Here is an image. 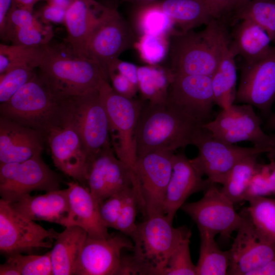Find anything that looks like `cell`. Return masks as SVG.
I'll return each mask as SVG.
<instances>
[{
	"instance_id": "cell-40",
	"label": "cell",
	"mask_w": 275,
	"mask_h": 275,
	"mask_svg": "<svg viewBox=\"0 0 275 275\" xmlns=\"http://www.w3.org/2000/svg\"><path fill=\"white\" fill-rule=\"evenodd\" d=\"M6 257V261L13 264L21 275H52L50 251L41 255L15 253Z\"/></svg>"
},
{
	"instance_id": "cell-20",
	"label": "cell",
	"mask_w": 275,
	"mask_h": 275,
	"mask_svg": "<svg viewBox=\"0 0 275 275\" xmlns=\"http://www.w3.org/2000/svg\"><path fill=\"white\" fill-rule=\"evenodd\" d=\"M56 167L81 184L86 182L88 156L77 131L64 122L45 134Z\"/></svg>"
},
{
	"instance_id": "cell-5",
	"label": "cell",
	"mask_w": 275,
	"mask_h": 275,
	"mask_svg": "<svg viewBox=\"0 0 275 275\" xmlns=\"http://www.w3.org/2000/svg\"><path fill=\"white\" fill-rule=\"evenodd\" d=\"M98 90L109 120L113 150L127 167L133 188L137 190L135 137L142 105L140 101L118 93L107 80L102 82Z\"/></svg>"
},
{
	"instance_id": "cell-53",
	"label": "cell",
	"mask_w": 275,
	"mask_h": 275,
	"mask_svg": "<svg viewBox=\"0 0 275 275\" xmlns=\"http://www.w3.org/2000/svg\"><path fill=\"white\" fill-rule=\"evenodd\" d=\"M14 2L17 6L33 11V7L38 1L37 0H14Z\"/></svg>"
},
{
	"instance_id": "cell-34",
	"label": "cell",
	"mask_w": 275,
	"mask_h": 275,
	"mask_svg": "<svg viewBox=\"0 0 275 275\" xmlns=\"http://www.w3.org/2000/svg\"><path fill=\"white\" fill-rule=\"evenodd\" d=\"M231 17L233 24L242 20L253 22L275 42V0H251Z\"/></svg>"
},
{
	"instance_id": "cell-37",
	"label": "cell",
	"mask_w": 275,
	"mask_h": 275,
	"mask_svg": "<svg viewBox=\"0 0 275 275\" xmlns=\"http://www.w3.org/2000/svg\"><path fill=\"white\" fill-rule=\"evenodd\" d=\"M53 36L49 23L39 20L14 29L8 32L5 41H11L12 44L39 46L49 43Z\"/></svg>"
},
{
	"instance_id": "cell-11",
	"label": "cell",
	"mask_w": 275,
	"mask_h": 275,
	"mask_svg": "<svg viewBox=\"0 0 275 275\" xmlns=\"http://www.w3.org/2000/svg\"><path fill=\"white\" fill-rule=\"evenodd\" d=\"M261 123L253 106L233 104L222 109L214 119L203 126L214 138L226 143L248 141L255 147L270 150L273 144L272 136L264 132Z\"/></svg>"
},
{
	"instance_id": "cell-12",
	"label": "cell",
	"mask_w": 275,
	"mask_h": 275,
	"mask_svg": "<svg viewBox=\"0 0 275 275\" xmlns=\"http://www.w3.org/2000/svg\"><path fill=\"white\" fill-rule=\"evenodd\" d=\"M137 39L128 22L116 9L110 8L89 38L87 57L96 62L108 79L109 66L122 53L134 47Z\"/></svg>"
},
{
	"instance_id": "cell-35",
	"label": "cell",
	"mask_w": 275,
	"mask_h": 275,
	"mask_svg": "<svg viewBox=\"0 0 275 275\" xmlns=\"http://www.w3.org/2000/svg\"><path fill=\"white\" fill-rule=\"evenodd\" d=\"M247 201L244 214L264 238L275 243V199L256 197Z\"/></svg>"
},
{
	"instance_id": "cell-21",
	"label": "cell",
	"mask_w": 275,
	"mask_h": 275,
	"mask_svg": "<svg viewBox=\"0 0 275 275\" xmlns=\"http://www.w3.org/2000/svg\"><path fill=\"white\" fill-rule=\"evenodd\" d=\"M202 177L184 153L174 154L172 173L163 207L164 214L171 222L190 195L204 191L209 187L212 182Z\"/></svg>"
},
{
	"instance_id": "cell-27",
	"label": "cell",
	"mask_w": 275,
	"mask_h": 275,
	"mask_svg": "<svg viewBox=\"0 0 275 275\" xmlns=\"http://www.w3.org/2000/svg\"><path fill=\"white\" fill-rule=\"evenodd\" d=\"M87 236V233L76 226L66 227L59 233L50 251L53 275L73 274Z\"/></svg>"
},
{
	"instance_id": "cell-3",
	"label": "cell",
	"mask_w": 275,
	"mask_h": 275,
	"mask_svg": "<svg viewBox=\"0 0 275 275\" xmlns=\"http://www.w3.org/2000/svg\"><path fill=\"white\" fill-rule=\"evenodd\" d=\"M38 68L39 75L64 97L80 95L98 89L103 80H108L96 62L78 56L66 42L58 43L50 41L43 45Z\"/></svg>"
},
{
	"instance_id": "cell-10",
	"label": "cell",
	"mask_w": 275,
	"mask_h": 275,
	"mask_svg": "<svg viewBox=\"0 0 275 275\" xmlns=\"http://www.w3.org/2000/svg\"><path fill=\"white\" fill-rule=\"evenodd\" d=\"M173 151H155L137 158L135 174L139 207L148 217L164 214L167 187L173 169Z\"/></svg>"
},
{
	"instance_id": "cell-24",
	"label": "cell",
	"mask_w": 275,
	"mask_h": 275,
	"mask_svg": "<svg viewBox=\"0 0 275 275\" xmlns=\"http://www.w3.org/2000/svg\"><path fill=\"white\" fill-rule=\"evenodd\" d=\"M69 212L65 227L76 226L83 229L88 236L106 238L111 234L101 222L99 211V204L89 188L78 182H67Z\"/></svg>"
},
{
	"instance_id": "cell-54",
	"label": "cell",
	"mask_w": 275,
	"mask_h": 275,
	"mask_svg": "<svg viewBox=\"0 0 275 275\" xmlns=\"http://www.w3.org/2000/svg\"><path fill=\"white\" fill-rule=\"evenodd\" d=\"M73 0H47V3L67 9Z\"/></svg>"
},
{
	"instance_id": "cell-28",
	"label": "cell",
	"mask_w": 275,
	"mask_h": 275,
	"mask_svg": "<svg viewBox=\"0 0 275 275\" xmlns=\"http://www.w3.org/2000/svg\"><path fill=\"white\" fill-rule=\"evenodd\" d=\"M157 3L180 31L206 25L215 19L205 0H162Z\"/></svg>"
},
{
	"instance_id": "cell-41",
	"label": "cell",
	"mask_w": 275,
	"mask_h": 275,
	"mask_svg": "<svg viewBox=\"0 0 275 275\" xmlns=\"http://www.w3.org/2000/svg\"><path fill=\"white\" fill-rule=\"evenodd\" d=\"M36 67L24 64L13 67L0 75V102L7 101L22 86L36 74Z\"/></svg>"
},
{
	"instance_id": "cell-6",
	"label": "cell",
	"mask_w": 275,
	"mask_h": 275,
	"mask_svg": "<svg viewBox=\"0 0 275 275\" xmlns=\"http://www.w3.org/2000/svg\"><path fill=\"white\" fill-rule=\"evenodd\" d=\"M172 223L164 214H156L137 224L133 255L145 265L149 275H162L173 251L191 234L187 227L174 228Z\"/></svg>"
},
{
	"instance_id": "cell-52",
	"label": "cell",
	"mask_w": 275,
	"mask_h": 275,
	"mask_svg": "<svg viewBox=\"0 0 275 275\" xmlns=\"http://www.w3.org/2000/svg\"><path fill=\"white\" fill-rule=\"evenodd\" d=\"M250 1L251 0H233L229 16L231 17L235 12L243 7Z\"/></svg>"
},
{
	"instance_id": "cell-55",
	"label": "cell",
	"mask_w": 275,
	"mask_h": 275,
	"mask_svg": "<svg viewBox=\"0 0 275 275\" xmlns=\"http://www.w3.org/2000/svg\"><path fill=\"white\" fill-rule=\"evenodd\" d=\"M265 126L267 130L275 131V113L268 120Z\"/></svg>"
},
{
	"instance_id": "cell-57",
	"label": "cell",
	"mask_w": 275,
	"mask_h": 275,
	"mask_svg": "<svg viewBox=\"0 0 275 275\" xmlns=\"http://www.w3.org/2000/svg\"><path fill=\"white\" fill-rule=\"evenodd\" d=\"M162 0H143L140 5H144L160 2Z\"/></svg>"
},
{
	"instance_id": "cell-14",
	"label": "cell",
	"mask_w": 275,
	"mask_h": 275,
	"mask_svg": "<svg viewBox=\"0 0 275 275\" xmlns=\"http://www.w3.org/2000/svg\"><path fill=\"white\" fill-rule=\"evenodd\" d=\"M234 205L215 183H211L200 200L185 203L181 209L195 222L199 231L228 239L238 230L244 218L235 211Z\"/></svg>"
},
{
	"instance_id": "cell-9",
	"label": "cell",
	"mask_w": 275,
	"mask_h": 275,
	"mask_svg": "<svg viewBox=\"0 0 275 275\" xmlns=\"http://www.w3.org/2000/svg\"><path fill=\"white\" fill-rule=\"evenodd\" d=\"M59 233L53 229H46L25 217L8 202L0 200V251L6 256L50 249Z\"/></svg>"
},
{
	"instance_id": "cell-1",
	"label": "cell",
	"mask_w": 275,
	"mask_h": 275,
	"mask_svg": "<svg viewBox=\"0 0 275 275\" xmlns=\"http://www.w3.org/2000/svg\"><path fill=\"white\" fill-rule=\"evenodd\" d=\"M203 124L166 100L143 106L137 126V158L155 151H173L194 145Z\"/></svg>"
},
{
	"instance_id": "cell-43",
	"label": "cell",
	"mask_w": 275,
	"mask_h": 275,
	"mask_svg": "<svg viewBox=\"0 0 275 275\" xmlns=\"http://www.w3.org/2000/svg\"><path fill=\"white\" fill-rule=\"evenodd\" d=\"M139 202L133 188L128 191L114 229L129 237L133 242L137 237L138 226L135 224Z\"/></svg>"
},
{
	"instance_id": "cell-59",
	"label": "cell",
	"mask_w": 275,
	"mask_h": 275,
	"mask_svg": "<svg viewBox=\"0 0 275 275\" xmlns=\"http://www.w3.org/2000/svg\"><path fill=\"white\" fill-rule=\"evenodd\" d=\"M37 1H40V0H37Z\"/></svg>"
},
{
	"instance_id": "cell-18",
	"label": "cell",
	"mask_w": 275,
	"mask_h": 275,
	"mask_svg": "<svg viewBox=\"0 0 275 275\" xmlns=\"http://www.w3.org/2000/svg\"><path fill=\"white\" fill-rule=\"evenodd\" d=\"M243 221L229 250L228 274L248 275L275 257V243L264 238L243 214Z\"/></svg>"
},
{
	"instance_id": "cell-8",
	"label": "cell",
	"mask_w": 275,
	"mask_h": 275,
	"mask_svg": "<svg viewBox=\"0 0 275 275\" xmlns=\"http://www.w3.org/2000/svg\"><path fill=\"white\" fill-rule=\"evenodd\" d=\"M61 179L43 161L41 155L17 162L0 163V195L9 203L31 192L60 189Z\"/></svg>"
},
{
	"instance_id": "cell-17",
	"label": "cell",
	"mask_w": 275,
	"mask_h": 275,
	"mask_svg": "<svg viewBox=\"0 0 275 275\" xmlns=\"http://www.w3.org/2000/svg\"><path fill=\"white\" fill-rule=\"evenodd\" d=\"M123 233L111 234L106 238L86 239L73 274L114 275L118 270L121 252L134 250V244Z\"/></svg>"
},
{
	"instance_id": "cell-16",
	"label": "cell",
	"mask_w": 275,
	"mask_h": 275,
	"mask_svg": "<svg viewBox=\"0 0 275 275\" xmlns=\"http://www.w3.org/2000/svg\"><path fill=\"white\" fill-rule=\"evenodd\" d=\"M275 100V47L262 59L243 64L235 103H246L267 115Z\"/></svg>"
},
{
	"instance_id": "cell-56",
	"label": "cell",
	"mask_w": 275,
	"mask_h": 275,
	"mask_svg": "<svg viewBox=\"0 0 275 275\" xmlns=\"http://www.w3.org/2000/svg\"><path fill=\"white\" fill-rule=\"evenodd\" d=\"M273 138V144L270 150L268 153V157H272L275 158V134L271 135Z\"/></svg>"
},
{
	"instance_id": "cell-44",
	"label": "cell",
	"mask_w": 275,
	"mask_h": 275,
	"mask_svg": "<svg viewBox=\"0 0 275 275\" xmlns=\"http://www.w3.org/2000/svg\"><path fill=\"white\" fill-rule=\"evenodd\" d=\"M131 188L110 196L99 204L100 217L106 228L114 229L126 197Z\"/></svg>"
},
{
	"instance_id": "cell-45",
	"label": "cell",
	"mask_w": 275,
	"mask_h": 275,
	"mask_svg": "<svg viewBox=\"0 0 275 275\" xmlns=\"http://www.w3.org/2000/svg\"><path fill=\"white\" fill-rule=\"evenodd\" d=\"M108 79L112 81V87L118 93L130 98H132L135 93L138 86L123 75L116 72H111L108 74Z\"/></svg>"
},
{
	"instance_id": "cell-23",
	"label": "cell",
	"mask_w": 275,
	"mask_h": 275,
	"mask_svg": "<svg viewBox=\"0 0 275 275\" xmlns=\"http://www.w3.org/2000/svg\"><path fill=\"white\" fill-rule=\"evenodd\" d=\"M109 9L95 0H73L66 10L64 24L67 36L65 42L78 56L87 58L86 47L89 38Z\"/></svg>"
},
{
	"instance_id": "cell-25",
	"label": "cell",
	"mask_w": 275,
	"mask_h": 275,
	"mask_svg": "<svg viewBox=\"0 0 275 275\" xmlns=\"http://www.w3.org/2000/svg\"><path fill=\"white\" fill-rule=\"evenodd\" d=\"M9 203L16 211L29 219L65 226L69 212L68 189H59L37 196L30 194Z\"/></svg>"
},
{
	"instance_id": "cell-2",
	"label": "cell",
	"mask_w": 275,
	"mask_h": 275,
	"mask_svg": "<svg viewBox=\"0 0 275 275\" xmlns=\"http://www.w3.org/2000/svg\"><path fill=\"white\" fill-rule=\"evenodd\" d=\"M224 22L214 19L199 32L192 30L173 33L169 38L168 54L172 73L211 77L229 44Z\"/></svg>"
},
{
	"instance_id": "cell-13",
	"label": "cell",
	"mask_w": 275,
	"mask_h": 275,
	"mask_svg": "<svg viewBox=\"0 0 275 275\" xmlns=\"http://www.w3.org/2000/svg\"><path fill=\"white\" fill-rule=\"evenodd\" d=\"M194 145L198 149L190 162L212 183L223 185L234 166L243 158L268 153L270 150L254 146L243 147L227 144L214 138L207 129L199 135Z\"/></svg>"
},
{
	"instance_id": "cell-38",
	"label": "cell",
	"mask_w": 275,
	"mask_h": 275,
	"mask_svg": "<svg viewBox=\"0 0 275 275\" xmlns=\"http://www.w3.org/2000/svg\"><path fill=\"white\" fill-rule=\"evenodd\" d=\"M169 36L144 34L140 36L134 47L141 58L150 65H157L169 54Z\"/></svg>"
},
{
	"instance_id": "cell-32",
	"label": "cell",
	"mask_w": 275,
	"mask_h": 275,
	"mask_svg": "<svg viewBox=\"0 0 275 275\" xmlns=\"http://www.w3.org/2000/svg\"><path fill=\"white\" fill-rule=\"evenodd\" d=\"M172 77L169 68L165 69L158 65L138 67V87L150 102L166 100Z\"/></svg>"
},
{
	"instance_id": "cell-26",
	"label": "cell",
	"mask_w": 275,
	"mask_h": 275,
	"mask_svg": "<svg viewBox=\"0 0 275 275\" xmlns=\"http://www.w3.org/2000/svg\"><path fill=\"white\" fill-rule=\"evenodd\" d=\"M266 32L248 20L237 24L230 35L229 48L236 57L240 56L243 64H251L267 56L273 47Z\"/></svg>"
},
{
	"instance_id": "cell-51",
	"label": "cell",
	"mask_w": 275,
	"mask_h": 275,
	"mask_svg": "<svg viewBox=\"0 0 275 275\" xmlns=\"http://www.w3.org/2000/svg\"><path fill=\"white\" fill-rule=\"evenodd\" d=\"M1 275H21L18 269L11 263L6 260L0 265Z\"/></svg>"
},
{
	"instance_id": "cell-4",
	"label": "cell",
	"mask_w": 275,
	"mask_h": 275,
	"mask_svg": "<svg viewBox=\"0 0 275 275\" xmlns=\"http://www.w3.org/2000/svg\"><path fill=\"white\" fill-rule=\"evenodd\" d=\"M64 97L37 74L7 101L1 103L0 116L45 134L63 123Z\"/></svg>"
},
{
	"instance_id": "cell-39",
	"label": "cell",
	"mask_w": 275,
	"mask_h": 275,
	"mask_svg": "<svg viewBox=\"0 0 275 275\" xmlns=\"http://www.w3.org/2000/svg\"><path fill=\"white\" fill-rule=\"evenodd\" d=\"M268 158V163H257L245 201L256 197L275 195V158Z\"/></svg>"
},
{
	"instance_id": "cell-48",
	"label": "cell",
	"mask_w": 275,
	"mask_h": 275,
	"mask_svg": "<svg viewBox=\"0 0 275 275\" xmlns=\"http://www.w3.org/2000/svg\"><path fill=\"white\" fill-rule=\"evenodd\" d=\"M215 19H225L229 16L233 0H205Z\"/></svg>"
},
{
	"instance_id": "cell-33",
	"label": "cell",
	"mask_w": 275,
	"mask_h": 275,
	"mask_svg": "<svg viewBox=\"0 0 275 275\" xmlns=\"http://www.w3.org/2000/svg\"><path fill=\"white\" fill-rule=\"evenodd\" d=\"M140 6L135 22L140 36L151 34L170 37L177 30L157 3Z\"/></svg>"
},
{
	"instance_id": "cell-36",
	"label": "cell",
	"mask_w": 275,
	"mask_h": 275,
	"mask_svg": "<svg viewBox=\"0 0 275 275\" xmlns=\"http://www.w3.org/2000/svg\"><path fill=\"white\" fill-rule=\"evenodd\" d=\"M43 46V45H42ZM42 46L0 44V75L14 67L29 64L38 68Z\"/></svg>"
},
{
	"instance_id": "cell-58",
	"label": "cell",
	"mask_w": 275,
	"mask_h": 275,
	"mask_svg": "<svg viewBox=\"0 0 275 275\" xmlns=\"http://www.w3.org/2000/svg\"><path fill=\"white\" fill-rule=\"evenodd\" d=\"M143 1V0H121V2L136 3L137 4H140Z\"/></svg>"
},
{
	"instance_id": "cell-31",
	"label": "cell",
	"mask_w": 275,
	"mask_h": 275,
	"mask_svg": "<svg viewBox=\"0 0 275 275\" xmlns=\"http://www.w3.org/2000/svg\"><path fill=\"white\" fill-rule=\"evenodd\" d=\"M259 155L248 156L236 163L220 188L222 193L234 204L245 201Z\"/></svg>"
},
{
	"instance_id": "cell-29",
	"label": "cell",
	"mask_w": 275,
	"mask_h": 275,
	"mask_svg": "<svg viewBox=\"0 0 275 275\" xmlns=\"http://www.w3.org/2000/svg\"><path fill=\"white\" fill-rule=\"evenodd\" d=\"M235 58L228 46L211 76L215 104L222 109L234 104L236 97L237 70Z\"/></svg>"
},
{
	"instance_id": "cell-49",
	"label": "cell",
	"mask_w": 275,
	"mask_h": 275,
	"mask_svg": "<svg viewBox=\"0 0 275 275\" xmlns=\"http://www.w3.org/2000/svg\"><path fill=\"white\" fill-rule=\"evenodd\" d=\"M14 0H0V35L4 40L8 19Z\"/></svg>"
},
{
	"instance_id": "cell-15",
	"label": "cell",
	"mask_w": 275,
	"mask_h": 275,
	"mask_svg": "<svg viewBox=\"0 0 275 275\" xmlns=\"http://www.w3.org/2000/svg\"><path fill=\"white\" fill-rule=\"evenodd\" d=\"M167 101L204 125L214 114L211 77L172 74Z\"/></svg>"
},
{
	"instance_id": "cell-47",
	"label": "cell",
	"mask_w": 275,
	"mask_h": 275,
	"mask_svg": "<svg viewBox=\"0 0 275 275\" xmlns=\"http://www.w3.org/2000/svg\"><path fill=\"white\" fill-rule=\"evenodd\" d=\"M66 12V9L47 3L41 9L39 16L41 20L46 23H64Z\"/></svg>"
},
{
	"instance_id": "cell-22",
	"label": "cell",
	"mask_w": 275,
	"mask_h": 275,
	"mask_svg": "<svg viewBox=\"0 0 275 275\" xmlns=\"http://www.w3.org/2000/svg\"><path fill=\"white\" fill-rule=\"evenodd\" d=\"M45 142L42 132L0 116V163L22 162L41 155Z\"/></svg>"
},
{
	"instance_id": "cell-7",
	"label": "cell",
	"mask_w": 275,
	"mask_h": 275,
	"mask_svg": "<svg viewBox=\"0 0 275 275\" xmlns=\"http://www.w3.org/2000/svg\"><path fill=\"white\" fill-rule=\"evenodd\" d=\"M63 121L77 131L88 161L101 150L111 147L109 120L98 89L67 97Z\"/></svg>"
},
{
	"instance_id": "cell-19",
	"label": "cell",
	"mask_w": 275,
	"mask_h": 275,
	"mask_svg": "<svg viewBox=\"0 0 275 275\" xmlns=\"http://www.w3.org/2000/svg\"><path fill=\"white\" fill-rule=\"evenodd\" d=\"M86 182L99 204L110 196L133 187L127 167L111 147L101 150L88 161Z\"/></svg>"
},
{
	"instance_id": "cell-46",
	"label": "cell",
	"mask_w": 275,
	"mask_h": 275,
	"mask_svg": "<svg viewBox=\"0 0 275 275\" xmlns=\"http://www.w3.org/2000/svg\"><path fill=\"white\" fill-rule=\"evenodd\" d=\"M138 67L134 64L118 59L109 66L108 70V77L109 72H116L125 76L131 82L138 86Z\"/></svg>"
},
{
	"instance_id": "cell-42",
	"label": "cell",
	"mask_w": 275,
	"mask_h": 275,
	"mask_svg": "<svg viewBox=\"0 0 275 275\" xmlns=\"http://www.w3.org/2000/svg\"><path fill=\"white\" fill-rule=\"evenodd\" d=\"M190 237H186L173 251L162 275H197L196 265L192 262L190 253Z\"/></svg>"
},
{
	"instance_id": "cell-30",
	"label": "cell",
	"mask_w": 275,
	"mask_h": 275,
	"mask_svg": "<svg viewBox=\"0 0 275 275\" xmlns=\"http://www.w3.org/2000/svg\"><path fill=\"white\" fill-rule=\"evenodd\" d=\"M199 233L201 242L197 275L228 274L229 251L219 249L214 239L215 236L205 231H199Z\"/></svg>"
},
{
	"instance_id": "cell-50",
	"label": "cell",
	"mask_w": 275,
	"mask_h": 275,
	"mask_svg": "<svg viewBox=\"0 0 275 275\" xmlns=\"http://www.w3.org/2000/svg\"><path fill=\"white\" fill-rule=\"evenodd\" d=\"M248 275H275V257L265 264L251 271Z\"/></svg>"
}]
</instances>
